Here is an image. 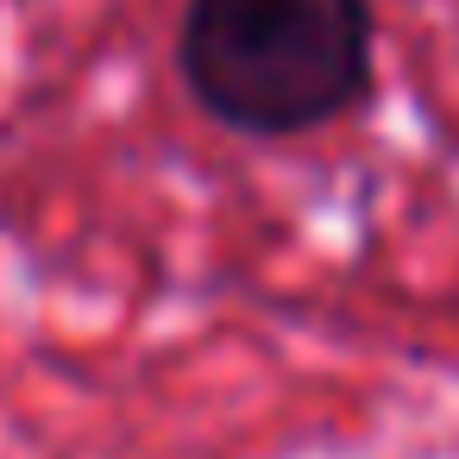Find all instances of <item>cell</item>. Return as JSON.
<instances>
[{"label": "cell", "mask_w": 459, "mask_h": 459, "mask_svg": "<svg viewBox=\"0 0 459 459\" xmlns=\"http://www.w3.org/2000/svg\"><path fill=\"white\" fill-rule=\"evenodd\" d=\"M371 0H189L177 70L227 133L296 139L371 95Z\"/></svg>", "instance_id": "cell-1"}]
</instances>
